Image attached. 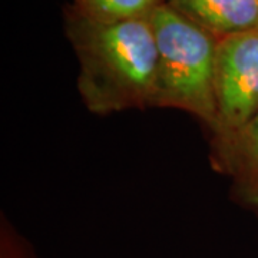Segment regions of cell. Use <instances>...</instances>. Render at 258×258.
<instances>
[{
  "label": "cell",
  "mask_w": 258,
  "mask_h": 258,
  "mask_svg": "<svg viewBox=\"0 0 258 258\" xmlns=\"http://www.w3.org/2000/svg\"><path fill=\"white\" fill-rule=\"evenodd\" d=\"M68 35L81 62L78 88L89 111L106 115L151 106L158 50L148 19L102 23L74 10Z\"/></svg>",
  "instance_id": "1"
},
{
  "label": "cell",
  "mask_w": 258,
  "mask_h": 258,
  "mask_svg": "<svg viewBox=\"0 0 258 258\" xmlns=\"http://www.w3.org/2000/svg\"><path fill=\"white\" fill-rule=\"evenodd\" d=\"M158 50L151 106H172L217 128L214 89L218 39L166 2L148 16Z\"/></svg>",
  "instance_id": "2"
},
{
  "label": "cell",
  "mask_w": 258,
  "mask_h": 258,
  "mask_svg": "<svg viewBox=\"0 0 258 258\" xmlns=\"http://www.w3.org/2000/svg\"><path fill=\"white\" fill-rule=\"evenodd\" d=\"M214 89V134L244 126L258 113V26L218 39Z\"/></svg>",
  "instance_id": "3"
},
{
  "label": "cell",
  "mask_w": 258,
  "mask_h": 258,
  "mask_svg": "<svg viewBox=\"0 0 258 258\" xmlns=\"http://www.w3.org/2000/svg\"><path fill=\"white\" fill-rule=\"evenodd\" d=\"M222 168L234 178L237 191L258 211V113L244 126L215 135Z\"/></svg>",
  "instance_id": "4"
},
{
  "label": "cell",
  "mask_w": 258,
  "mask_h": 258,
  "mask_svg": "<svg viewBox=\"0 0 258 258\" xmlns=\"http://www.w3.org/2000/svg\"><path fill=\"white\" fill-rule=\"evenodd\" d=\"M217 37L258 26V0H165Z\"/></svg>",
  "instance_id": "5"
},
{
  "label": "cell",
  "mask_w": 258,
  "mask_h": 258,
  "mask_svg": "<svg viewBox=\"0 0 258 258\" xmlns=\"http://www.w3.org/2000/svg\"><path fill=\"white\" fill-rule=\"evenodd\" d=\"M165 0H75V12L85 18L113 23L134 19H147Z\"/></svg>",
  "instance_id": "6"
},
{
  "label": "cell",
  "mask_w": 258,
  "mask_h": 258,
  "mask_svg": "<svg viewBox=\"0 0 258 258\" xmlns=\"http://www.w3.org/2000/svg\"><path fill=\"white\" fill-rule=\"evenodd\" d=\"M2 258H30L20 245L10 240H3L2 244Z\"/></svg>",
  "instance_id": "7"
}]
</instances>
